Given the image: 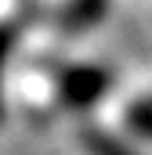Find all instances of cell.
Segmentation results:
<instances>
[{"mask_svg": "<svg viewBox=\"0 0 152 155\" xmlns=\"http://www.w3.org/2000/svg\"><path fill=\"white\" fill-rule=\"evenodd\" d=\"M105 87H109V76H105L102 69H94V65H76V69H65V72H62L58 94H62L65 105L87 108V105H94V101L105 94Z\"/></svg>", "mask_w": 152, "mask_h": 155, "instance_id": "1", "label": "cell"}, {"mask_svg": "<svg viewBox=\"0 0 152 155\" xmlns=\"http://www.w3.org/2000/svg\"><path fill=\"white\" fill-rule=\"evenodd\" d=\"M83 144L91 155H134L123 141H116L112 134H102V130H87L83 134Z\"/></svg>", "mask_w": 152, "mask_h": 155, "instance_id": "2", "label": "cell"}, {"mask_svg": "<svg viewBox=\"0 0 152 155\" xmlns=\"http://www.w3.org/2000/svg\"><path fill=\"white\" fill-rule=\"evenodd\" d=\"M130 130L134 134H145V137H152V97H145V101H138L134 108H130Z\"/></svg>", "mask_w": 152, "mask_h": 155, "instance_id": "3", "label": "cell"}, {"mask_svg": "<svg viewBox=\"0 0 152 155\" xmlns=\"http://www.w3.org/2000/svg\"><path fill=\"white\" fill-rule=\"evenodd\" d=\"M11 43H15V33H11V25H0V116H4V65H7Z\"/></svg>", "mask_w": 152, "mask_h": 155, "instance_id": "4", "label": "cell"}]
</instances>
